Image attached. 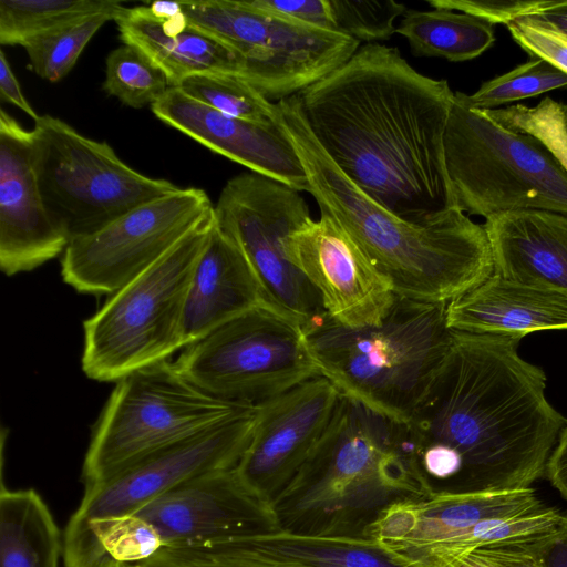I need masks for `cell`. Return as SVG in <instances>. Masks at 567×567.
Here are the masks:
<instances>
[{
    "instance_id": "4dcf8cb0",
    "label": "cell",
    "mask_w": 567,
    "mask_h": 567,
    "mask_svg": "<svg viewBox=\"0 0 567 567\" xmlns=\"http://www.w3.org/2000/svg\"><path fill=\"white\" fill-rule=\"evenodd\" d=\"M196 101L228 116L271 124L280 120L277 103L244 80L223 74H195L178 86Z\"/></svg>"
},
{
    "instance_id": "f6af8a7d",
    "label": "cell",
    "mask_w": 567,
    "mask_h": 567,
    "mask_svg": "<svg viewBox=\"0 0 567 567\" xmlns=\"http://www.w3.org/2000/svg\"><path fill=\"white\" fill-rule=\"evenodd\" d=\"M565 106H566V113H567V104H565Z\"/></svg>"
},
{
    "instance_id": "277c9868",
    "label": "cell",
    "mask_w": 567,
    "mask_h": 567,
    "mask_svg": "<svg viewBox=\"0 0 567 567\" xmlns=\"http://www.w3.org/2000/svg\"><path fill=\"white\" fill-rule=\"evenodd\" d=\"M433 492L405 452L401 424L341 395L311 456L272 506L284 530L363 536L385 506Z\"/></svg>"
},
{
    "instance_id": "d6986e66",
    "label": "cell",
    "mask_w": 567,
    "mask_h": 567,
    "mask_svg": "<svg viewBox=\"0 0 567 567\" xmlns=\"http://www.w3.org/2000/svg\"><path fill=\"white\" fill-rule=\"evenodd\" d=\"M151 110L159 121L212 152L298 192H309L307 172L281 115L271 124L228 116L179 87H168Z\"/></svg>"
},
{
    "instance_id": "f546056e",
    "label": "cell",
    "mask_w": 567,
    "mask_h": 567,
    "mask_svg": "<svg viewBox=\"0 0 567 567\" xmlns=\"http://www.w3.org/2000/svg\"><path fill=\"white\" fill-rule=\"evenodd\" d=\"M566 86V73L532 56L513 70L484 82L471 95L455 92L454 99L468 109L488 111Z\"/></svg>"
},
{
    "instance_id": "4fadbf2b",
    "label": "cell",
    "mask_w": 567,
    "mask_h": 567,
    "mask_svg": "<svg viewBox=\"0 0 567 567\" xmlns=\"http://www.w3.org/2000/svg\"><path fill=\"white\" fill-rule=\"evenodd\" d=\"M258 406L181 442L166 446L85 485L82 501L63 532V560L69 564L86 539L91 524L127 517L182 483L202 474L237 466L248 447Z\"/></svg>"
},
{
    "instance_id": "5bb4252c",
    "label": "cell",
    "mask_w": 567,
    "mask_h": 567,
    "mask_svg": "<svg viewBox=\"0 0 567 567\" xmlns=\"http://www.w3.org/2000/svg\"><path fill=\"white\" fill-rule=\"evenodd\" d=\"M213 212L207 193L195 187L150 200L94 233L72 238L62 255V278L78 292L112 295Z\"/></svg>"
},
{
    "instance_id": "cb8c5ba5",
    "label": "cell",
    "mask_w": 567,
    "mask_h": 567,
    "mask_svg": "<svg viewBox=\"0 0 567 567\" xmlns=\"http://www.w3.org/2000/svg\"><path fill=\"white\" fill-rule=\"evenodd\" d=\"M542 507L544 504L533 488L502 493L434 491L430 496L413 502L411 533L388 549L400 556L451 537L480 522L516 516Z\"/></svg>"
},
{
    "instance_id": "8d00e7d4",
    "label": "cell",
    "mask_w": 567,
    "mask_h": 567,
    "mask_svg": "<svg viewBox=\"0 0 567 567\" xmlns=\"http://www.w3.org/2000/svg\"><path fill=\"white\" fill-rule=\"evenodd\" d=\"M506 27L513 39L532 56L567 74V35L533 18L516 19Z\"/></svg>"
},
{
    "instance_id": "ee69618b",
    "label": "cell",
    "mask_w": 567,
    "mask_h": 567,
    "mask_svg": "<svg viewBox=\"0 0 567 567\" xmlns=\"http://www.w3.org/2000/svg\"><path fill=\"white\" fill-rule=\"evenodd\" d=\"M97 567H130V565L121 563V561H116L114 559H110V560L104 561L103 564H101Z\"/></svg>"
},
{
    "instance_id": "e575fe53",
    "label": "cell",
    "mask_w": 567,
    "mask_h": 567,
    "mask_svg": "<svg viewBox=\"0 0 567 567\" xmlns=\"http://www.w3.org/2000/svg\"><path fill=\"white\" fill-rule=\"evenodd\" d=\"M483 112L511 130L536 137L567 173V113L565 104L546 97L532 107L515 104Z\"/></svg>"
},
{
    "instance_id": "60d3db41",
    "label": "cell",
    "mask_w": 567,
    "mask_h": 567,
    "mask_svg": "<svg viewBox=\"0 0 567 567\" xmlns=\"http://www.w3.org/2000/svg\"><path fill=\"white\" fill-rule=\"evenodd\" d=\"M545 476L567 502V424L549 455Z\"/></svg>"
},
{
    "instance_id": "836d02e7",
    "label": "cell",
    "mask_w": 567,
    "mask_h": 567,
    "mask_svg": "<svg viewBox=\"0 0 567 567\" xmlns=\"http://www.w3.org/2000/svg\"><path fill=\"white\" fill-rule=\"evenodd\" d=\"M130 567H286L241 538L198 545L162 546Z\"/></svg>"
},
{
    "instance_id": "f35d334b",
    "label": "cell",
    "mask_w": 567,
    "mask_h": 567,
    "mask_svg": "<svg viewBox=\"0 0 567 567\" xmlns=\"http://www.w3.org/2000/svg\"><path fill=\"white\" fill-rule=\"evenodd\" d=\"M251 4L300 23L334 30L330 0H249Z\"/></svg>"
},
{
    "instance_id": "d4e9b609",
    "label": "cell",
    "mask_w": 567,
    "mask_h": 567,
    "mask_svg": "<svg viewBox=\"0 0 567 567\" xmlns=\"http://www.w3.org/2000/svg\"><path fill=\"white\" fill-rule=\"evenodd\" d=\"M240 538L286 567H419L363 536L278 529Z\"/></svg>"
},
{
    "instance_id": "5b68a950",
    "label": "cell",
    "mask_w": 567,
    "mask_h": 567,
    "mask_svg": "<svg viewBox=\"0 0 567 567\" xmlns=\"http://www.w3.org/2000/svg\"><path fill=\"white\" fill-rule=\"evenodd\" d=\"M446 306L396 296L377 326L348 328L326 317L305 331L341 395L405 424L452 344Z\"/></svg>"
},
{
    "instance_id": "83f0119b",
    "label": "cell",
    "mask_w": 567,
    "mask_h": 567,
    "mask_svg": "<svg viewBox=\"0 0 567 567\" xmlns=\"http://www.w3.org/2000/svg\"><path fill=\"white\" fill-rule=\"evenodd\" d=\"M561 517L558 509L544 506L516 516L491 518L399 557L419 567H455L475 549L546 536L557 529Z\"/></svg>"
},
{
    "instance_id": "6da1fadb",
    "label": "cell",
    "mask_w": 567,
    "mask_h": 567,
    "mask_svg": "<svg viewBox=\"0 0 567 567\" xmlns=\"http://www.w3.org/2000/svg\"><path fill=\"white\" fill-rule=\"evenodd\" d=\"M520 340L454 331L401 424L406 454L436 492L522 491L545 476L567 420L546 399L543 369L519 355Z\"/></svg>"
},
{
    "instance_id": "7a4b0ae2",
    "label": "cell",
    "mask_w": 567,
    "mask_h": 567,
    "mask_svg": "<svg viewBox=\"0 0 567 567\" xmlns=\"http://www.w3.org/2000/svg\"><path fill=\"white\" fill-rule=\"evenodd\" d=\"M454 93L396 48L369 43L296 95L317 143L360 192L429 225L456 207L444 145Z\"/></svg>"
},
{
    "instance_id": "9c48e42d",
    "label": "cell",
    "mask_w": 567,
    "mask_h": 567,
    "mask_svg": "<svg viewBox=\"0 0 567 567\" xmlns=\"http://www.w3.org/2000/svg\"><path fill=\"white\" fill-rule=\"evenodd\" d=\"M34 123L33 165L40 193L70 240L181 188L135 171L106 142L86 137L58 117L47 114Z\"/></svg>"
},
{
    "instance_id": "30bf717a",
    "label": "cell",
    "mask_w": 567,
    "mask_h": 567,
    "mask_svg": "<svg viewBox=\"0 0 567 567\" xmlns=\"http://www.w3.org/2000/svg\"><path fill=\"white\" fill-rule=\"evenodd\" d=\"M181 3L189 25L243 59L244 81L269 101L298 94L344 64L360 48L351 37L297 22L249 0Z\"/></svg>"
},
{
    "instance_id": "52a82bcc",
    "label": "cell",
    "mask_w": 567,
    "mask_h": 567,
    "mask_svg": "<svg viewBox=\"0 0 567 567\" xmlns=\"http://www.w3.org/2000/svg\"><path fill=\"white\" fill-rule=\"evenodd\" d=\"M445 164L455 206L488 217L526 209L567 214V173L534 136L454 103Z\"/></svg>"
},
{
    "instance_id": "7bdbcfd3",
    "label": "cell",
    "mask_w": 567,
    "mask_h": 567,
    "mask_svg": "<svg viewBox=\"0 0 567 567\" xmlns=\"http://www.w3.org/2000/svg\"><path fill=\"white\" fill-rule=\"evenodd\" d=\"M567 35V0H540L539 7L530 17Z\"/></svg>"
},
{
    "instance_id": "7402d4cb",
    "label": "cell",
    "mask_w": 567,
    "mask_h": 567,
    "mask_svg": "<svg viewBox=\"0 0 567 567\" xmlns=\"http://www.w3.org/2000/svg\"><path fill=\"white\" fill-rule=\"evenodd\" d=\"M494 272L567 295V214L526 209L485 219Z\"/></svg>"
},
{
    "instance_id": "4316f807",
    "label": "cell",
    "mask_w": 567,
    "mask_h": 567,
    "mask_svg": "<svg viewBox=\"0 0 567 567\" xmlns=\"http://www.w3.org/2000/svg\"><path fill=\"white\" fill-rule=\"evenodd\" d=\"M395 33L404 37L415 56L472 60L495 42L494 24L465 12L434 8L406 10Z\"/></svg>"
},
{
    "instance_id": "1f68e13d",
    "label": "cell",
    "mask_w": 567,
    "mask_h": 567,
    "mask_svg": "<svg viewBox=\"0 0 567 567\" xmlns=\"http://www.w3.org/2000/svg\"><path fill=\"white\" fill-rule=\"evenodd\" d=\"M115 18L89 17L27 40L24 48L31 70L41 79L58 82L69 74L95 33Z\"/></svg>"
},
{
    "instance_id": "3957f363",
    "label": "cell",
    "mask_w": 567,
    "mask_h": 567,
    "mask_svg": "<svg viewBox=\"0 0 567 567\" xmlns=\"http://www.w3.org/2000/svg\"><path fill=\"white\" fill-rule=\"evenodd\" d=\"M277 105L320 215L331 218L353 239L396 296L450 303L493 274L484 225L457 207L429 225L394 216L360 192L333 164L308 128L297 95Z\"/></svg>"
},
{
    "instance_id": "d6a6232c",
    "label": "cell",
    "mask_w": 567,
    "mask_h": 567,
    "mask_svg": "<svg viewBox=\"0 0 567 567\" xmlns=\"http://www.w3.org/2000/svg\"><path fill=\"white\" fill-rule=\"evenodd\" d=\"M168 87L162 70L137 48L123 43L106 56L102 89L122 104L133 109L153 105Z\"/></svg>"
},
{
    "instance_id": "7c38bea8",
    "label": "cell",
    "mask_w": 567,
    "mask_h": 567,
    "mask_svg": "<svg viewBox=\"0 0 567 567\" xmlns=\"http://www.w3.org/2000/svg\"><path fill=\"white\" fill-rule=\"evenodd\" d=\"M214 215L279 310L305 330L327 317L320 295L287 254L290 235L312 219L298 190L257 173H243L225 184Z\"/></svg>"
},
{
    "instance_id": "8fae6325",
    "label": "cell",
    "mask_w": 567,
    "mask_h": 567,
    "mask_svg": "<svg viewBox=\"0 0 567 567\" xmlns=\"http://www.w3.org/2000/svg\"><path fill=\"white\" fill-rule=\"evenodd\" d=\"M183 374L225 401L259 406L321 374L305 328L274 307H257L184 348Z\"/></svg>"
},
{
    "instance_id": "603a6c76",
    "label": "cell",
    "mask_w": 567,
    "mask_h": 567,
    "mask_svg": "<svg viewBox=\"0 0 567 567\" xmlns=\"http://www.w3.org/2000/svg\"><path fill=\"white\" fill-rule=\"evenodd\" d=\"M124 44L142 51L178 87L195 74H223L244 80L243 59L224 43L189 25L182 13L158 19L148 7L128 8L116 21Z\"/></svg>"
},
{
    "instance_id": "9a60e30c",
    "label": "cell",
    "mask_w": 567,
    "mask_h": 567,
    "mask_svg": "<svg viewBox=\"0 0 567 567\" xmlns=\"http://www.w3.org/2000/svg\"><path fill=\"white\" fill-rule=\"evenodd\" d=\"M341 394L311 378L258 406L250 443L236 470L271 505L295 480L327 430Z\"/></svg>"
},
{
    "instance_id": "ab89813d",
    "label": "cell",
    "mask_w": 567,
    "mask_h": 567,
    "mask_svg": "<svg viewBox=\"0 0 567 567\" xmlns=\"http://www.w3.org/2000/svg\"><path fill=\"white\" fill-rule=\"evenodd\" d=\"M0 97L2 101L20 109L34 122L40 118L24 96L20 83L2 50L0 51Z\"/></svg>"
},
{
    "instance_id": "d590c367",
    "label": "cell",
    "mask_w": 567,
    "mask_h": 567,
    "mask_svg": "<svg viewBox=\"0 0 567 567\" xmlns=\"http://www.w3.org/2000/svg\"><path fill=\"white\" fill-rule=\"evenodd\" d=\"M334 30L357 41L389 40L394 21L406 12L394 0H330Z\"/></svg>"
},
{
    "instance_id": "ba28073f",
    "label": "cell",
    "mask_w": 567,
    "mask_h": 567,
    "mask_svg": "<svg viewBox=\"0 0 567 567\" xmlns=\"http://www.w3.org/2000/svg\"><path fill=\"white\" fill-rule=\"evenodd\" d=\"M251 406L216 398L163 360L116 381L96 421L82 466L85 485Z\"/></svg>"
},
{
    "instance_id": "b9f144b4",
    "label": "cell",
    "mask_w": 567,
    "mask_h": 567,
    "mask_svg": "<svg viewBox=\"0 0 567 567\" xmlns=\"http://www.w3.org/2000/svg\"><path fill=\"white\" fill-rule=\"evenodd\" d=\"M542 558L544 567H567V513L557 529L544 538Z\"/></svg>"
},
{
    "instance_id": "74e56055",
    "label": "cell",
    "mask_w": 567,
    "mask_h": 567,
    "mask_svg": "<svg viewBox=\"0 0 567 567\" xmlns=\"http://www.w3.org/2000/svg\"><path fill=\"white\" fill-rule=\"evenodd\" d=\"M546 536L475 549L455 567H544L542 544Z\"/></svg>"
},
{
    "instance_id": "ac0fdd59",
    "label": "cell",
    "mask_w": 567,
    "mask_h": 567,
    "mask_svg": "<svg viewBox=\"0 0 567 567\" xmlns=\"http://www.w3.org/2000/svg\"><path fill=\"white\" fill-rule=\"evenodd\" d=\"M70 238L49 214L33 165L32 132L0 112V268L31 271L63 255Z\"/></svg>"
},
{
    "instance_id": "484cf974",
    "label": "cell",
    "mask_w": 567,
    "mask_h": 567,
    "mask_svg": "<svg viewBox=\"0 0 567 567\" xmlns=\"http://www.w3.org/2000/svg\"><path fill=\"white\" fill-rule=\"evenodd\" d=\"M63 535L32 488L0 493V567H59Z\"/></svg>"
},
{
    "instance_id": "2e32d148",
    "label": "cell",
    "mask_w": 567,
    "mask_h": 567,
    "mask_svg": "<svg viewBox=\"0 0 567 567\" xmlns=\"http://www.w3.org/2000/svg\"><path fill=\"white\" fill-rule=\"evenodd\" d=\"M134 515L156 532L162 546L216 543L280 529L274 506L243 481L236 466L186 481Z\"/></svg>"
},
{
    "instance_id": "8992f818",
    "label": "cell",
    "mask_w": 567,
    "mask_h": 567,
    "mask_svg": "<svg viewBox=\"0 0 567 567\" xmlns=\"http://www.w3.org/2000/svg\"><path fill=\"white\" fill-rule=\"evenodd\" d=\"M214 212L164 257L110 295L83 323L82 370L116 382L184 349V315L195 266L208 241Z\"/></svg>"
},
{
    "instance_id": "ffe728a7",
    "label": "cell",
    "mask_w": 567,
    "mask_h": 567,
    "mask_svg": "<svg viewBox=\"0 0 567 567\" xmlns=\"http://www.w3.org/2000/svg\"><path fill=\"white\" fill-rule=\"evenodd\" d=\"M257 307L278 309L240 247L215 219L189 284L184 315L185 346Z\"/></svg>"
},
{
    "instance_id": "44dd1931",
    "label": "cell",
    "mask_w": 567,
    "mask_h": 567,
    "mask_svg": "<svg viewBox=\"0 0 567 567\" xmlns=\"http://www.w3.org/2000/svg\"><path fill=\"white\" fill-rule=\"evenodd\" d=\"M451 330L524 338L567 329V295L493 274L446 306Z\"/></svg>"
},
{
    "instance_id": "f1b7e54d",
    "label": "cell",
    "mask_w": 567,
    "mask_h": 567,
    "mask_svg": "<svg viewBox=\"0 0 567 567\" xmlns=\"http://www.w3.org/2000/svg\"><path fill=\"white\" fill-rule=\"evenodd\" d=\"M114 0H0V43L22 45L27 40L79 20L126 12Z\"/></svg>"
},
{
    "instance_id": "e0dca14e",
    "label": "cell",
    "mask_w": 567,
    "mask_h": 567,
    "mask_svg": "<svg viewBox=\"0 0 567 567\" xmlns=\"http://www.w3.org/2000/svg\"><path fill=\"white\" fill-rule=\"evenodd\" d=\"M287 254L320 295L327 317L338 324L377 326L396 299L391 282L326 215L292 233Z\"/></svg>"
}]
</instances>
